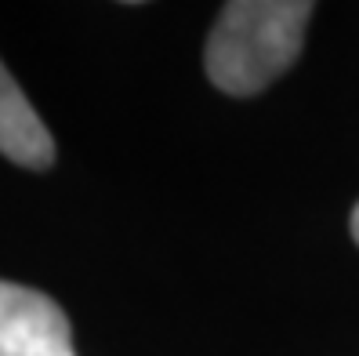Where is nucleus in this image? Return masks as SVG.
<instances>
[{
  "instance_id": "f257e3e1",
  "label": "nucleus",
  "mask_w": 359,
  "mask_h": 356,
  "mask_svg": "<svg viewBox=\"0 0 359 356\" xmlns=\"http://www.w3.org/2000/svg\"><path fill=\"white\" fill-rule=\"evenodd\" d=\"M316 4L309 0H229L203 48L207 80L225 95H258L302 55Z\"/></svg>"
},
{
  "instance_id": "f03ea898",
  "label": "nucleus",
  "mask_w": 359,
  "mask_h": 356,
  "mask_svg": "<svg viewBox=\"0 0 359 356\" xmlns=\"http://www.w3.org/2000/svg\"><path fill=\"white\" fill-rule=\"evenodd\" d=\"M0 356H76L62 305L44 291L0 280Z\"/></svg>"
},
{
  "instance_id": "7ed1b4c3",
  "label": "nucleus",
  "mask_w": 359,
  "mask_h": 356,
  "mask_svg": "<svg viewBox=\"0 0 359 356\" xmlns=\"http://www.w3.org/2000/svg\"><path fill=\"white\" fill-rule=\"evenodd\" d=\"M0 153L29 171H44L55 164V138L48 124L36 117L4 62H0Z\"/></svg>"
},
{
  "instance_id": "20e7f679",
  "label": "nucleus",
  "mask_w": 359,
  "mask_h": 356,
  "mask_svg": "<svg viewBox=\"0 0 359 356\" xmlns=\"http://www.w3.org/2000/svg\"><path fill=\"white\" fill-rule=\"evenodd\" d=\"M348 225H352V237H355V244H359V204L352 207V222H348Z\"/></svg>"
}]
</instances>
